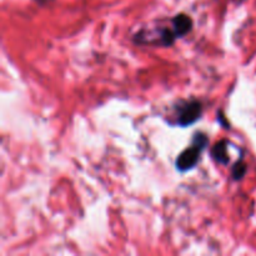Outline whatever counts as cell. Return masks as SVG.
<instances>
[{"mask_svg": "<svg viewBox=\"0 0 256 256\" xmlns=\"http://www.w3.org/2000/svg\"><path fill=\"white\" fill-rule=\"evenodd\" d=\"M202 112V106L199 102L192 100V102H186L179 110V115H178V118H179V124L182 126H188L190 124H194L196 120L200 119Z\"/></svg>", "mask_w": 256, "mask_h": 256, "instance_id": "7a4b0ae2", "label": "cell"}, {"mask_svg": "<svg viewBox=\"0 0 256 256\" xmlns=\"http://www.w3.org/2000/svg\"><path fill=\"white\" fill-rule=\"evenodd\" d=\"M245 172H246V165H245V162H242V160H239V162L232 166V178H234L235 180H240L242 176H244Z\"/></svg>", "mask_w": 256, "mask_h": 256, "instance_id": "5b68a950", "label": "cell"}, {"mask_svg": "<svg viewBox=\"0 0 256 256\" xmlns=\"http://www.w3.org/2000/svg\"><path fill=\"white\" fill-rule=\"evenodd\" d=\"M208 144V138L202 134L195 135L192 146L185 149L176 160V168L180 172H188L198 164L200 154Z\"/></svg>", "mask_w": 256, "mask_h": 256, "instance_id": "6da1fadb", "label": "cell"}, {"mask_svg": "<svg viewBox=\"0 0 256 256\" xmlns=\"http://www.w3.org/2000/svg\"><path fill=\"white\" fill-rule=\"evenodd\" d=\"M192 18L185 14H179L172 19V29L178 38H182L186 35L192 30Z\"/></svg>", "mask_w": 256, "mask_h": 256, "instance_id": "3957f363", "label": "cell"}, {"mask_svg": "<svg viewBox=\"0 0 256 256\" xmlns=\"http://www.w3.org/2000/svg\"><path fill=\"white\" fill-rule=\"evenodd\" d=\"M226 145L228 142H225V140H222V142H218L212 150V158H214L218 162H220V164H228V162H229Z\"/></svg>", "mask_w": 256, "mask_h": 256, "instance_id": "277c9868", "label": "cell"}]
</instances>
